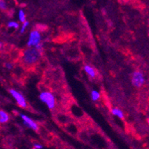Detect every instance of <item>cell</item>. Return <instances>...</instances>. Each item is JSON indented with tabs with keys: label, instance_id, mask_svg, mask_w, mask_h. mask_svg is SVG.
Listing matches in <instances>:
<instances>
[{
	"label": "cell",
	"instance_id": "obj_1",
	"mask_svg": "<svg viewBox=\"0 0 149 149\" xmlns=\"http://www.w3.org/2000/svg\"><path fill=\"white\" fill-rule=\"evenodd\" d=\"M41 52H40L35 47H31L26 49L22 56L23 63L27 65H32L37 63L41 57Z\"/></svg>",
	"mask_w": 149,
	"mask_h": 149
},
{
	"label": "cell",
	"instance_id": "obj_2",
	"mask_svg": "<svg viewBox=\"0 0 149 149\" xmlns=\"http://www.w3.org/2000/svg\"><path fill=\"white\" fill-rule=\"evenodd\" d=\"M40 100L44 103L47 106V107L52 110L56 106L55 97L49 91H42L39 95Z\"/></svg>",
	"mask_w": 149,
	"mask_h": 149
},
{
	"label": "cell",
	"instance_id": "obj_3",
	"mask_svg": "<svg viewBox=\"0 0 149 149\" xmlns=\"http://www.w3.org/2000/svg\"><path fill=\"white\" fill-rule=\"evenodd\" d=\"M40 43H41V36H40L39 31L33 30L30 33L27 45H28L29 48H31V47H36L37 45L40 44Z\"/></svg>",
	"mask_w": 149,
	"mask_h": 149
},
{
	"label": "cell",
	"instance_id": "obj_4",
	"mask_svg": "<svg viewBox=\"0 0 149 149\" xmlns=\"http://www.w3.org/2000/svg\"><path fill=\"white\" fill-rule=\"evenodd\" d=\"M132 84L134 87L136 88H141L145 84V79L143 73L140 71H135L132 74L131 77Z\"/></svg>",
	"mask_w": 149,
	"mask_h": 149
},
{
	"label": "cell",
	"instance_id": "obj_5",
	"mask_svg": "<svg viewBox=\"0 0 149 149\" xmlns=\"http://www.w3.org/2000/svg\"><path fill=\"white\" fill-rule=\"evenodd\" d=\"M9 93L11 94L13 98L16 100L17 104L19 105L20 107H27V102H26V100L24 97L22 95V94L18 91L15 90V89H10Z\"/></svg>",
	"mask_w": 149,
	"mask_h": 149
},
{
	"label": "cell",
	"instance_id": "obj_6",
	"mask_svg": "<svg viewBox=\"0 0 149 149\" xmlns=\"http://www.w3.org/2000/svg\"><path fill=\"white\" fill-rule=\"evenodd\" d=\"M20 116L23 120L24 124L26 126L31 128L33 130H38V125L36 123L35 121H33L31 118H30L29 116H27V115H24V114H20Z\"/></svg>",
	"mask_w": 149,
	"mask_h": 149
},
{
	"label": "cell",
	"instance_id": "obj_7",
	"mask_svg": "<svg viewBox=\"0 0 149 149\" xmlns=\"http://www.w3.org/2000/svg\"><path fill=\"white\" fill-rule=\"evenodd\" d=\"M84 72L88 74L91 78H94L96 76V72H95V70L94 69L93 67H91L89 65H85L84 66Z\"/></svg>",
	"mask_w": 149,
	"mask_h": 149
},
{
	"label": "cell",
	"instance_id": "obj_8",
	"mask_svg": "<svg viewBox=\"0 0 149 149\" xmlns=\"http://www.w3.org/2000/svg\"><path fill=\"white\" fill-rule=\"evenodd\" d=\"M9 120L8 114L4 110H0V123H6Z\"/></svg>",
	"mask_w": 149,
	"mask_h": 149
},
{
	"label": "cell",
	"instance_id": "obj_9",
	"mask_svg": "<svg viewBox=\"0 0 149 149\" xmlns=\"http://www.w3.org/2000/svg\"><path fill=\"white\" fill-rule=\"evenodd\" d=\"M111 113L113 115H114V116H118V117L120 118V119H123L124 117L123 112L120 109H119V108H113V109H112Z\"/></svg>",
	"mask_w": 149,
	"mask_h": 149
},
{
	"label": "cell",
	"instance_id": "obj_10",
	"mask_svg": "<svg viewBox=\"0 0 149 149\" xmlns=\"http://www.w3.org/2000/svg\"><path fill=\"white\" fill-rule=\"evenodd\" d=\"M91 97L92 100H94V101H97V100H99L100 97V92L96 90H93L92 91H91Z\"/></svg>",
	"mask_w": 149,
	"mask_h": 149
},
{
	"label": "cell",
	"instance_id": "obj_11",
	"mask_svg": "<svg viewBox=\"0 0 149 149\" xmlns=\"http://www.w3.org/2000/svg\"><path fill=\"white\" fill-rule=\"evenodd\" d=\"M18 18H19V21L22 23H24L26 21V16H25V13L24 12L22 9H20L19 12H18Z\"/></svg>",
	"mask_w": 149,
	"mask_h": 149
},
{
	"label": "cell",
	"instance_id": "obj_12",
	"mask_svg": "<svg viewBox=\"0 0 149 149\" xmlns=\"http://www.w3.org/2000/svg\"><path fill=\"white\" fill-rule=\"evenodd\" d=\"M7 26H8V28H15V29H17V28H19V24L15 22H9Z\"/></svg>",
	"mask_w": 149,
	"mask_h": 149
},
{
	"label": "cell",
	"instance_id": "obj_13",
	"mask_svg": "<svg viewBox=\"0 0 149 149\" xmlns=\"http://www.w3.org/2000/svg\"><path fill=\"white\" fill-rule=\"evenodd\" d=\"M28 24H29V22H28V21L24 22V23H23L22 26L21 27V30H20V32H21V33H24V32L25 31L26 28H27V27L28 26Z\"/></svg>",
	"mask_w": 149,
	"mask_h": 149
},
{
	"label": "cell",
	"instance_id": "obj_14",
	"mask_svg": "<svg viewBox=\"0 0 149 149\" xmlns=\"http://www.w3.org/2000/svg\"><path fill=\"white\" fill-rule=\"evenodd\" d=\"M0 8L2 10H6L7 8V5L5 1H2V0L0 1Z\"/></svg>",
	"mask_w": 149,
	"mask_h": 149
},
{
	"label": "cell",
	"instance_id": "obj_15",
	"mask_svg": "<svg viewBox=\"0 0 149 149\" xmlns=\"http://www.w3.org/2000/svg\"><path fill=\"white\" fill-rule=\"evenodd\" d=\"M5 67H6L7 69H12V67H13V66H12V63H5Z\"/></svg>",
	"mask_w": 149,
	"mask_h": 149
},
{
	"label": "cell",
	"instance_id": "obj_16",
	"mask_svg": "<svg viewBox=\"0 0 149 149\" xmlns=\"http://www.w3.org/2000/svg\"><path fill=\"white\" fill-rule=\"evenodd\" d=\"M33 148L36 149H42L43 148V145L40 144H34L33 145Z\"/></svg>",
	"mask_w": 149,
	"mask_h": 149
},
{
	"label": "cell",
	"instance_id": "obj_17",
	"mask_svg": "<svg viewBox=\"0 0 149 149\" xmlns=\"http://www.w3.org/2000/svg\"><path fill=\"white\" fill-rule=\"evenodd\" d=\"M148 124H149V120H148Z\"/></svg>",
	"mask_w": 149,
	"mask_h": 149
},
{
	"label": "cell",
	"instance_id": "obj_18",
	"mask_svg": "<svg viewBox=\"0 0 149 149\" xmlns=\"http://www.w3.org/2000/svg\"><path fill=\"white\" fill-rule=\"evenodd\" d=\"M33 149H36V148H33Z\"/></svg>",
	"mask_w": 149,
	"mask_h": 149
}]
</instances>
